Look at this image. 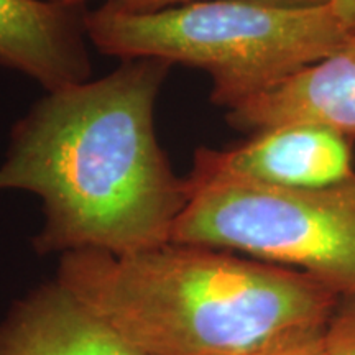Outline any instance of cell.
Listing matches in <instances>:
<instances>
[{
    "mask_svg": "<svg viewBox=\"0 0 355 355\" xmlns=\"http://www.w3.org/2000/svg\"><path fill=\"white\" fill-rule=\"evenodd\" d=\"M173 64L122 60L104 78L46 92L13 123L0 191L42 199L38 255H132L171 242L189 201L158 141L155 107Z\"/></svg>",
    "mask_w": 355,
    "mask_h": 355,
    "instance_id": "cell-1",
    "label": "cell"
},
{
    "mask_svg": "<svg viewBox=\"0 0 355 355\" xmlns=\"http://www.w3.org/2000/svg\"><path fill=\"white\" fill-rule=\"evenodd\" d=\"M55 278L141 355H257L324 329L339 300L300 270L176 242L71 252Z\"/></svg>",
    "mask_w": 355,
    "mask_h": 355,
    "instance_id": "cell-2",
    "label": "cell"
},
{
    "mask_svg": "<svg viewBox=\"0 0 355 355\" xmlns=\"http://www.w3.org/2000/svg\"><path fill=\"white\" fill-rule=\"evenodd\" d=\"M87 38L121 60L158 58L206 71L211 102L232 109L331 56L349 37L329 7L202 0L155 13L87 10Z\"/></svg>",
    "mask_w": 355,
    "mask_h": 355,
    "instance_id": "cell-3",
    "label": "cell"
},
{
    "mask_svg": "<svg viewBox=\"0 0 355 355\" xmlns=\"http://www.w3.org/2000/svg\"><path fill=\"white\" fill-rule=\"evenodd\" d=\"M171 242L300 270L355 295V176L326 188L259 183L194 165Z\"/></svg>",
    "mask_w": 355,
    "mask_h": 355,
    "instance_id": "cell-4",
    "label": "cell"
},
{
    "mask_svg": "<svg viewBox=\"0 0 355 355\" xmlns=\"http://www.w3.org/2000/svg\"><path fill=\"white\" fill-rule=\"evenodd\" d=\"M194 165L259 183L326 188L355 176L349 137L316 123H291L252 133L227 150L201 146Z\"/></svg>",
    "mask_w": 355,
    "mask_h": 355,
    "instance_id": "cell-5",
    "label": "cell"
},
{
    "mask_svg": "<svg viewBox=\"0 0 355 355\" xmlns=\"http://www.w3.org/2000/svg\"><path fill=\"white\" fill-rule=\"evenodd\" d=\"M86 7L0 0V68L25 74L46 92L91 81Z\"/></svg>",
    "mask_w": 355,
    "mask_h": 355,
    "instance_id": "cell-6",
    "label": "cell"
},
{
    "mask_svg": "<svg viewBox=\"0 0 355 355\" xmlns=\"http://www.w3.org/2000/svg\"><path fill=\"white\" fill-rule=\"evenodd\" d=\"M227 122L235 130L250 133L316 123L355 135V35L319 63L229 109Z\"/></svg>",
    "mask_w": 355,
    "mask_h": 355,
    "instance_id": "cell-7",
    "label": "cell"
},
{
    "mask_svg": "<svg viewBox=\"0 0 355 355\" xmlns=\"http://www.w3.org/2000/svg\"><path fill=\"white\" fill-rule=\"evenodd\" d=\"M0 355H141L56 278L35 286L0 319Z\"/></svg>",
    "mask_w": 355,
    "mask_h": 355,
    "instance_id": "cell-8",
    "label": "cell"
},
{
    "mask_svg": "<svg viewBox=\"0 0 355 355\" xmlns=\"http://www.w3.org/2000/svg\"><path fill=\"white\" fill-rule=\"evenodd\" d=\"M329 355H355V295H340L324 327Z\"/></svg>",
    "mask_w": 355,
    "mask_h": 355,
    "instance_id": "cell-9",
    "label": "cell"
},
{
    "mask_svg": "<svg viewBox=\"0 0 355 355\" xmlns=\"http://www.w3.org/2000/svg\"><path fill=\"white\" fill-rule=\"evenodd\" d=\"M257 355H329L324 344V329L303 332Z\"/></svg>",
    "mask_w": 355,
    "mask_h": 355,
    "instance_id": "cell-10",
    "label": "cell"
},
{
    "mask_svg": "<svg viewBox=\"0 0 355 355\" xmlns=\"http://www.w3.org/2000/svg\"><path fill=\"white\" fill-rule=\"evenodd\" d=\"M194 2H202V0H107L104 3L115 10L127 13H155Z\"/></svg>",
    "mask_w": 355,
    "mask_h": 355,
    "instance_id": "cell-11",
    "label": "cell"
},
{
    "mask_svg": "<svg viewBox=\"0 0 355 355\" xmlns=\"http://www.w3.org/2000/svg\"><path fill=\"white\" fill-rule=\"evenodd\" d=\"M327 7L340 28L347 35H355V0H329Z\"/></svg>",
    "mask_w": 355,
    "mask_h": 355,
    "instance_id": "cell-12",
    "label": "cell"
},
{
    "mask_svg": "<svg viewBox=\"0 0 355 355\" xmlns=\"http://www.w3.org/2000/svg\"><path fill=\"white\" fill-rule=\"evenodd\" d=\"M252 2L282 8H316L327 7L329 0H252Z\"/></svg>",
    "mask_w": 355,
    "mask_h": 355,
    "instance_id": "cell-13",
    "label": "cell"
},
{
    "mask_svg": "<svg viewBox=\"0 0 355 355\" xmlns=\"http://www.w3.org/2000/svg\"><path fill=\"white\" fill-rule=\"evenodd\" d=\"M44 2L55 3V6H63V7H86L87 2L91 0H44ZM107 2V0H105Z\"/></svg>",
    "mask_w": 355,
    "mask_h": 355,
    "instance_id": "cell-14",
    "label": "cell"
}]
</instances>
